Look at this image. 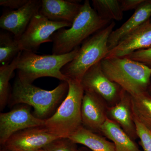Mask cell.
<instances>
[{"instance_id":"obj_1","label":"cell","mask_w":151,"mask_h":151,"mask_svg":"<svg viewBox=\"0 0 151 151\" xmlns=\"http://www.w3.org/2000/svg\"><path fill=\"white\" fill-rule=\"evenodd\" d=\"M112 22L101 17L86 0L71 26L58 30L52 35V54L69 53Z\"/></svg>"},{"instance_id":"obj_2","label":"cell","mask_w":151,"mask_h":151,"mask_svg":"<svg viewBox=\"0 0 151 151\" xmlns=\"http://www.w3.org/2000/svg\"><path fill=\"white\" fill-rule=\"evenodd\" d=\"M79 47L69 53L59 55H39L33 52L22 51L17 65V78L26 84H32L35 80L43 77L67 81L68 78L62 73L61 69L74 59Z\"/></svg>"},{"instance_id":"obj_3","label":"cell","mask_w":151,"mask_h":151,"mask_svg":"<svg viewBox=\"0 0 151 151\" xmlns=\"http://www.w3.org/2000/svg\"><path fill=\"white\" fill-rule=\"evenodd\" d=\"M68 90L67 81H62L51 90L41 89L32 84H26L17 78L11 92L8 104L13 106L24 104L32 107L37 118L46 120L65 96Z\"/></svg>"},{"instance_id":"obj_4","label":"cell","mask_w":151,"mask_h":151,"mask_svg":"<svg viewBox=\"0 0 151 151\" xmlns=\"http://www.w3.org/2000/svg\"><path fill=\"white\" fill-rule=\"evenodd\" d=\"M68 92L55 113L45 120V128L59 138H69L82 127L81 105L84 93L81 81L68 79Z\"/></svg>"},{"instance_id":"obj_5","label":"cell","mask_w":151,"mask_h":151,"mask_svg":"<svg viewBox=\"0 0 151 151\" xmlns=\"http://www.w3.org/2000/svg\"><path fill=\"white\" fill-rule=\"evenodd\" d=\"M100 64L105 75L132 96L147 92L151 68L127 57H106Z\"/></svg>"},{"instance_id":"obj_6","label":"cell","mask_w":151,"mask_h":151,"mask_svg":"<svg viewBox=\"0 0 151 151\" xmlns=\"http://www.w3.org/2000/svg\"><path fill=\"white\" fill-rule=\"evenodd\" d=\"M115 25V22H111L83 42L74 59L61 69L68 79L81 81L90 68L106 57L110 51L108 45L109 37Z\"/></svg>"},{"instance_id":"obj_7","label":"cell","mask_w":151,"mask_h":151,"mask_svg":"<svg viewBox=\"0 0 151 151\" xmlns=\"http://www.w3.org/2000/svg\"><path fill=\"white\" fill-rule=\"evenodd\" d=\"M72 24L52 21L40 12L34 17L22 35L18 40L22 51L35 52L41 45L52 42V37L57 31L70 27Z\"/></svg>"},{"instance_id":"obj_8","label":"cell","mask_w":151,"mask_h":151,"mask_svg":"<svg viewBox=\"0 0 151 151\" xmlns=\"http://www.w3.org/2000/svg\"><path fill=\"white\" fill-rule=\"evenodd\" d=\"M81 82L84 91L97 94L105 100L109 107L116 105L120 100L123 89L105 75L100 61L86 71Z\"/></svg>"},{"instance_id":"obj_9","label":"cell","mask_w":151,"mask_h":151,"mask_svg":"<svg viewBox=\"0 0 151 151\" xmlns=\"http://www.w3.org/2000/svg\"><path fill=\"white\" fill-rule=\"evenodd\" d=\"M45 120L31 113L30 107L22 104L6 113L0 114V144L2 146L17 132L34 127H44Z\"/></svg>"},{"instance_id":"obj_10","label":"cell","mask_w":151,"mask_h":151,"mask_svg":"<svg viewBox=\"0 0 151 151\" xmlns=\"http://www.w3.org/2000/svg\"><path fill=\"white\" fill-rule=\"evenodd\" d=\"M58 138L44 127H34L12 135L2 147L11 151H38Z\"/></svg>"},{"instance_id":"obj_11","label":"cell","mask_w":151,"mask_h":151,"mask_svg":"<svg viewBox=\"0 0 151 151\" xmlns=\"http://www.w3.org/2000/svg\"><path fill=\"white\" fill-rule=\"evenodd\" d=\"M42 1L29 0L18 9L4 12L0 18V27L11 32L18 40L33 18L39 13Z\"/></svg>"},{"instance_id":"obj_12","label":"cell","mask_w":151,"mask_h":151,"mask_svg":"<svg viewBox=\"0 0 151 151\" xmlns=\"http://www.w3.org/2000/svg\"><path fill=\"white\" fill-rule=\"evenodd\" d=\"M108 107L105 100L97 94L84 91L81 105L82 126L101 134V127L108 119Z\"/></svg>"},{"instance_id":"obj_13","label":"cell","mask_w":151,"mask_h":151,"mask_svg":"<svg viewBox=\"0 0 151 151\" xmlns=\"http://www.w3.org/2000/svg\"><path fill=\"white\" fill-rule=\"evenodd\" d=\"M151 47L150 19L122 39L109 51L106 57H124L137 50Z\"/></svg>"},{"instance_id":"obj_14","label":"cell","mask_w":151,"mask_h":151,"mask_svg":"<svg viewBox=\"0 0 151 151\" xmlns=\"http://www.w3.org/2000/svg\"><path fill=\"white\" fill-rule=\"evenodd\" d=\"M107 116L108 119L119 125L133 140L139 138L132 111V96L124 89L119 102L108 107Z\"/></svg>"},{"instance_id":"obj_15","label":"cell","mask_w":151,"mask_h":151,"mask_svg":"<svg viewBox=\"0 0 151 151\" xmlns=\"http://www.w3.org/2000/svg\"><path fill=\"white\" fill-rule=\"evenodd\" d=\"M76 1L42 0L40 13L52 21L72 24L82 4Z\"/></svg>"},{"instance_id":"obj_16","label":"cell","mask_w":151,"mask_h":151,"mask_svg":"<svg viewBox=\"0 0 151 151\" xmlns=\"http://www.w3.org/2000/svg\"><path fill=\"white\" fill-rule=\"evenodd\" d=\"M151 17V0H145L128 20L111 33L108 42L109 50L115 47L124 37L150 19Z\"/></svg>"},{"instance_id":"obj_17","label":"cell","mask_w":151,"mask_h":151,"mask_svg":"<svg viewBox=\"0 0 151 151\" xmlns=\"http://www.w3.org/2000/svg\"><path fill=\"white\" fill-rule=\"evenodd\" d=\"M101 134L113 142L116 151H142L119 125L109 119L101 127Z\"/></svg>"},{"instance_id":"obj_18","label":"cell","mask_w":151,"mask_h":151,"mask_svg":"<svg viewBox=\"0 0 151 151\" xmlns=\"http://www.w3.org/2000/svg\"><path fill=\"white\" fill-rule=\"evenodd\" d=\"M69 138L92 151H116L111 141L103 135L92 132L83 126Z\"/></svg>"},{"instance_id":"obj_19","label":"cell","mask_w":151,"mask_h":151,"mask_svg":"<svg viewBox=\"0 0 151 151\" xmlns=\"http://www.w3.org/2000/svg\"><path fill=\"white\" fill-rule=\"evenodd\" d=\"M132 103L134 119L151 132L150 95L146 92L132 96Z\"/></svg>"},{"instance_id":"obj_20","label":"cell","mask_w":151,"mask_h":151,"mask_svg":"<svg viewBox=\"0 0 151 151\" xmlns=\"http://www.w3.org/2000/svg\"><path fill=\"white\" fill-rule=\"evenodd\" d=\"M17 39L11 32L6 30L0 32L1 65L10 63L21 52Z\"/></svg>"},{"instance_id":"obj_21","label":"cell","mask_w":151,"mask_h":151,"mask_svg":"<svg viewBox=\"0 0 151 151\" xmlns=\"http://www.w3.org/2000/svg\"><path fill=\"white\" fill-rule=\"evenodd\" d=\"M92 6L101 17L110 21H119L124 17L120 1L118 0H92Z\"/></svg>"},{"instance_id":"obj_22","label":"cell","mask_w":151,"mask_h":151,"mask_svg":"<svg viewBox=\"0 0 151 151\" xmlns=\"http://www.w3.org/2000/svg\"><path fill=\"white\" fill-rule=\"evenodd\" d=\"M22 52V51H21ZM20 52L10 63L0 66V109L2 111L8 103L11 93L9 81L17 65Z\"/></svg>"},{"instance_id":"obj_23","label":"cell","mask_w":151,"mask_h":151,"mask_svg":"<svg viewBox=\"0 0 151 151\" xmlns=\"http://www.w3.org/2000/svg\"><path fill=\"white\" fill-rule=\"evenodd\" d=\"M77 144L69 138H58L42 149L43 151H77Z\"/></svg>"},{"instance_id":"obj_24","label":"cell","mask_w":151,"mask_h":151,"mask_svg":"<svg viewBox=\"0 0 151 151\" xmlns=\"http://www.w3.org/2000/svg\"><path fill=\"white\" fill-rule=\"evenodd\" d=\"M139 144L143 151H151V132L134 119Z\"/></svg>"},{"instance_id":"obj_25","label":"cell","mask_w":151,"mask_h":151,"mask_svg":"<svg viewBox=\"0 0 151 151\" xmlns=\"http://www.w3.org/2000/svg\"><path fill=\"white\" fill-rule=\"evenodd\" d=\"M126 57L151 68V47L137 50Z\"/></svg>"},{"instance_id":"obj_26","label":"cell","mask_w":151,"mask_h":151,"mask_svg":"<svg viewBox=\"0 0 151 151\" xmlns=\"http://www.w3.org/2000/svg\"><path fill=\"white\" fill-rule=\"evenodd\" d=\"M29 0H1L0 5L8 8L10 10L18 9L24 6Z\"/></svg>"},{"instance_id":"obj_27","label":"cell","mask_w":151,"mask_h":151,"mask_svg":"<svg viewBox=\"0 0 151 151\" xmlns=\"http://www.w3.org/2000/svg\"><path fill=\"white\" fill-rule=\"evenodd\" d=\"M145 0H120L121 7L123 12L133 10L135 11Z\"/></svg>"},{"instance_id":"obj_28","label":"cell","mask_w":151,"mask_h":151,"mask_svg":"<svg viewBox=\"0 0 151 151\" xmlns=\"http://www.w3.org/2000/svg\"><path fill=\"white\" fill-rule=\"evenodd\" d=\"M77 151H92L91 150H89V148L85 147V146H83L82 147H78V150Z\"/></svg>"},{"instance_id":"obj_29","label":"cell","mask_w":151,"mask_h":151,"mask_svg":"<svg viewBox=\"0 0 151 151\" xmlns=\"http://www.w3.org/2000/svg\"><path fill=\"white\" fill-rule=\"evenodd\" d=\"M147 92L151 96V76L150 79V82L148 86L147 89Z\"/></svg>"},{"instance_id":"obj_30","label":"cell","mask_w":151,"mask_h":151,"mask_svg":"<svg viewBox=\"0 0 151 151\" xmlns=\"http://www.w3.org/2000/svg\"><path fill=\"white\" fill-rule=\"evenodd\" d=\"M11 151L10 150H7V149L3 147H2V149H1V151Z\"/></svg>"},{"instance_id":"obj_31","label":"cell","mask_w":151,"mask_h":151,"mask_svg":"<svg viewBox=\"0 0 151 151\" xmlns=\"http://www.w3.org/2000/svg\"><path fill=\"white\" fill-rule=\"evenodd\" d=\"M38 151H43V150H42H42H39Z\"/></svg>"},{"instance_id":"obj_32","label":"cell","mask_w":151,"mask_h":151,"mask_svg":"<svg viewBox=\"0 0 151 151\" xmlns=\"http://www.w3.org/2000/svg\"><path fill=\"white\" fill-rule=\"evenodd\" d=\"M150 21L151 22V19L150 18Z\"/></svg>"}]
</instances>
